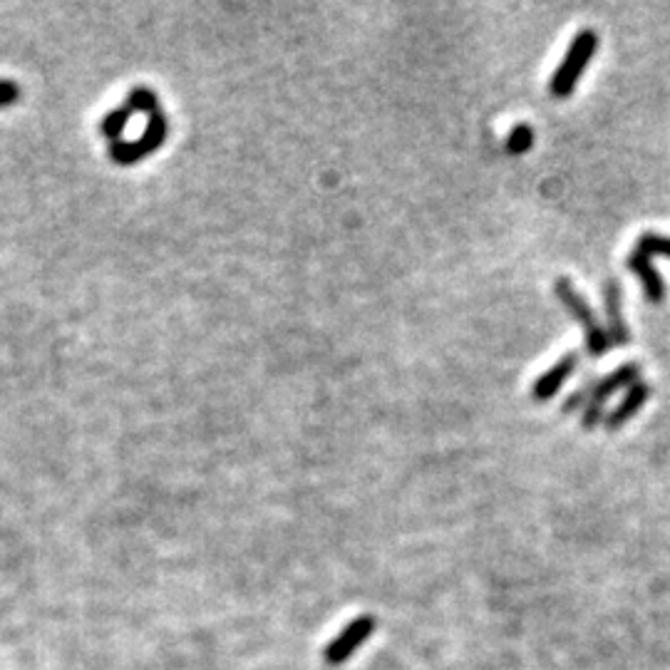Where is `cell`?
<instances>
[{
  "label": "cell",
  "mask_w": 670,
  "mask_h": 670,
  "mask_svg": "<svg viewBox=\"0 0 670 670\" xmlns=\"http://www.w3.org/2000/svg\"><path fill=\"white\" fill-rule=\"evenodd\" d=\"M641 373H643V370L638 363H626V365H621V368L611 370L606 378L594 380V385H591L589 402H599V405H606V400L611 398L613 393H618V390L631 388V385L641 383ZM589 402H586V405H589Z\"/></svg>",
  "instance_id": "obj_8"
},
{
  "label": "cell",
  "mask_w": 670,
  "mask_h": 670,
  "mask_svg": "<svg viewBox=\"0 0 670 670\" xmlns=\"http://www.w3.org/2000/svg\"><path fill=\"white\" fill-rule=\"evenodd\" d=\"M603 303H606V316H608V340L616 348L631 343V331H628V323L623 321V288L616 278H608L603 283Z\"/></svg>",
  "instance_id": "obj_5"
},
{
  "label": "cell",
  "mask_w": 670,
  "mask_h": 670,
  "mask_svg": "<svg viewBox=\"0 0 670 670\" xmlns=\"http://www.w3.org/2000/svg\"><path fill=\"white\" fill-rule=\"evenodd\" d=\"M375 628H378V618L373 613H363V616L353 618L338 636L328 643L326 648V663L328 666H343L345 661L353 658V653L358 648H363L368 643V638L373 636Z\"/></svg>",
  "instance_id": "obj_4"
},
{
  "label": "cell",
  "mask_w": 670,
  "mask_h": 670,
  "mask_svg": "<svg viewBox=\"0 0 670 670\" xmlns=\"http://www.w3.org/2000/svg\"><path fill=\"white\" fill-rule=\"evenodd\" d=\"M554 293L556 298L561 301V306L569 311V316L584 328V338H586V350L591 353V358H601L608 348H611V340H608L606 328L601 326L599 318H596L594 308L589 306L584 296H581L579 288L571 283V278L561 276L554 281Z\"/></svg>",
  "instance_id": "obj_2"
},
{
  "label": "cell",
  "mask_w": 670,
  "mask_h": 670,
  "mask_svg": "<svg viewBox=\"0 0 670 670\" xmlns=\"http://www.w3.org/2000/svg\"><path fill=\"white\" fill-rule=\"evenodd\" d=\"M636 251H641L643 256H666L670 259V236L666 234H653V231H646L636 239Z\"/></svg>",
  "instance_id": "obj_11"
},
{
  "label": "cell",
  "mask_w": 670,
  "mask_h": 670,
  "mask_svg": "<svg viewBox=\"0 0 670 670\" xmlns=\"http://www.w3.org/2000/svg\"><path fill=\"white\" fill-rule=\"evenodd\" d=\"M576 368H579V353H566L564 358L556 360L544 375L536 378V383L532 385V400L549 402L561 388H564L566 380L576 373Z\"/></svg>",
  "instance_id": "obj_6"
},
{
  "label": "cell",
  "mask_w": 670,
  "mask_h": 670,
  "mask_svg": "<svg viewBox=\"0 0 670 670\" xmlns=\"http://www.w3.org/2000/svg\"><path fill=\"white\" fill-rule=\"evenodd\" d=\"M626 266L628 271L636 273V278L641 281L648 303H656L658 306V303L666 301V283H663L661 273H658V268L653 266V261L648 259V256H643L641 251L633 249L631 254L626 256Z\"/></svg>",
  "instance_id": "obj_7"
},
{
  "label": "cell",
  "mask_w": 670,
  "mask_h": 670,
  "mask_svg": "<svg viewBox=\"0 0 670 670\" xmlns=\"http://www.w3.org/2000/svg\"><path fill=\"white\" fill-rule=\"evenodd\" d=\"M20 95H23V90H20L18 82L8 80V77H3V80H0V110H5V107H13L15 102L20 100Z\"/></svg>",
  "instance_id": "obj_13"
},
{
  "label": "cell",
  "mask_w": 670,
  "mask_h": 670,
  "mask_svg": "<svg viewBox=\"0 0 670 670\" xmlns=\"http://www.w3.org/2000/svg\"><path fill=\"white\" fill-rule=\"evenodd\" d=\"M599 43H601L599 33L591 28L581 30V33L574 35V40H571L564 60H561V65L556 67L554 75H551V80H549V92L556 97V100H566V97L576 90L581 75H584V70L591 63V58H594L596 50H599Z\"/></svg>",
  "instance_id": "obj_1"
},
{
  "label": "cell",
  "mask_w": 670,
  "mask_h": 670,
  "mask_svg": "<svg viewBox=\"0 0 670 670\" xmlns=\"http://www.w3.org/2000/svg\"><path fill=\"white\" fill-rule=\"evenodd\" d=\"M591 385H594V380H586V385H581L579 390H574V393L564 400V405H561V412H574L576 407L586 405L591 398Z\"/></svg>",
  "instance_id": "obj_15"
},
{
  "label": "cell",
  "mask_w": 670,
  "mask_h": 670,
  "mask_svg": "<svg viewBox=\"0 0 670 670\" xmlns=\"http://www.w3.org/2000/svg\"><path fill=\"white\" fill-rule=\"evenodd\" d=\"M532 144H534V132H532V127H527V125L514 127L512 134H509V139H507V149L512 154L529 152V149H532Z\"/></svg>",
  "instance_id": "obj_12"
},
{
  "label": "cell",
  "mask_w": 670,
  "mask_h": 670,
  "mask_svg": "<svg viewBox=\"0 0 670 670\" xmlns=\"http://www.w3.org/2000/svg\"><path fill=\"white\" fill-rule=\"evenodd\" d=\"M606 420V405H599V402H589L584 410V417H581V425L584 430H596L601 422Z\"/></svg>",
  "instance_id": "obj_14"
},
{
  "label": "cell",
  "mask_w": 670,
  "mask_h": 670,
  "mask_svg": "<svg viewBox=\"0 0 670 670\" xmlns=\"http://www.w3.org/2000/svg\"><path fill=\"white\" fill-rule=\"evenodd\" d=\"M648 398H651V385L643 383V380H641V383L631 385V388H628V393H626V398H623L616 407H613L611 412H608L606 420H603V427H606L608 432L621 430L626 422H631L633 417L641 412V407L646 405Z\"/></svg>",
  "instance_id": "obj_9"
},
{
  "label": "cell",
  "mask_w": 670,
  "mask_h": 670,
  "mask_svg": "<svg viewBox=\"0 0 670 670\" xmlns=\"http://www.w3.org/2000/svg\"><path fill=\"white\" fill-rule=\"evenodd\" d=\"M132 115H134L132 107H127V105H122V107H117V110L107 112V115L102 117V122H100L102 137L110 139V142H120L122 134H125V130H127V125H130Z\"/></svg>",
  "instance_id": "obj_10"
},
{
  "label": "cell",
  "mask_w": 670,
  "mask_h": 670,
  "mask_svg": "<svg viewBox=\"0 0 670 670\" xmlns=\"http://www.w3.org/2000/svg\"><path fill=\"white\" fill-rule=\"evenodd\" d=\"M147 117H149L147 130L142 132V137H139L137 142H125V139H120V142H110L112 162L120 164V167H132V164L142 162V159H147L149 154H154L157 149L164 147L167 134H169V120H167V115H164L162 105L154 107Z\"/></svg>",
  "instance_id": "obj_3"
}]
</instances>
